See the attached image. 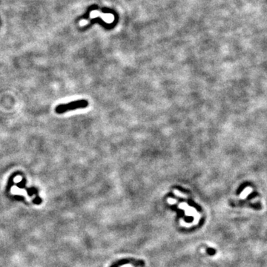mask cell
I'll return each instance as SVG.
<instances>
[{
	"mask_svg": "<svg viewBox=\"0 0 267 267\" xmlns=\"http://www.w3.org/2000/svg\"><path fill=\"white\" fill-rule=\"evenodd\" d=\"M88 105V102L86 99H79L66 104H61L57 105L55 108V111L57 113H63L70 111H74L77 109L85 108Z\"/></svg>",
	"mask_w": 267,
	"mask_h": 267,
	"instance_id": "obj_1",
	"label": "cell"
},
{
	"mask_svg": "<svg viewBox=\"0 0 267 267\" xmlns=\"http://www.w3.org/2000/svg\"><path fill=\"white\" fill-rule=\"evenodd\" d=\"M88 23V22L87 20H85V19H83V20H81L80 22H79V25H80V26H84V25H87Z\"/></svg>",
	"mask_w": 267,
	"mask_h": 267,
	"instance_id": "obj_2",
	"label": "cell"
}]
</instances>
